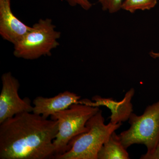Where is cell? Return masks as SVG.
Wrapping results in <instances>:
<instances>
[{"label":"cell","mask_w":159,"mask_h":159,"mask_svg":"<svg viewBox=\"0 0 159 159\" xmlns=\"http://www.w3.org/2000/svg\"><path fill=\"white\" fill-rule=\"evenodd\" d=\"M2 88L0 93V124L9 118L24 112H32L33 106L31 100L21 99L18 94L20 87L18 80L10 72L2 74Z\"/></svg>","instance_id":"obj_6"},{"label":"cell","mask_w":159,"mask_h":159,"mask_svg":"<svg viewBox=\"0 0 159 159\" xmlns=\"http://www.w3.org/2000/svg\"><path fill=\"white\" fill-rule=\"evenodd\" d=\"M80 98L77 94L68 91L53 97L39 96L33 100L32 112L48 118L55 113L68 108L72 104L80 103Z\"/></svg>","instance_id":"obj_9"},{"label":"cell","mask_w":159,"mask_h":159,"mask_svg":"<svg viewBox=\"0 0 159 159\" xmlns=\"http://www.w3.org/2000/svg\"><path fill=\"white\" fill-rule=\"evenodd\" d=\"M124 0H98L103 11L114 13L122 9Z\"/></svg>","instance_id":"obj_12"},{"label":"cell","mask_w":159,"mask_h":159,"mask_svg":"<svg viewBox=\"0 0 159 159\" xmlns=\"http://www.w3.org/2000/svg\"><path fill=\"white\" fill-rule=\"evenodd\" d=\"M126 149L122 145L119 135L112 133L100 148L97 159H129Z\"/></svg>","instance_id":"obj_10"},{"label":"cell","mask_w":159,"mask_h":159,"mask_svg":"<svg viewBox=\"0 0 159 159\" xmlns=\"http://www.w3.org/2000/svg\"><path fill=\"white\" fill-rule=\"evenodd\" d=\"M135 94V90L131 88L126 92L121 101H117L112 98H105L95 96L92 100L87 99H81V103L93 107L105 106L111 110V115L110 122L117 124L128 120L129 116L133 112L131 100Z\"/></svg>","instance_id":"obj_8"},{"label":"cell","mask_w":159,"mask_h":159,"mask_svg":"<svg viewBox=\"0 0 159 159\" xmlns=\"http://www.w3.org/2000/svg\"><path fill=\"white\" fill-rule=\"evenodd\" d=\"M140 158L141 159H159V140L156 147L152 153L147 156L142 155Z\"/></svg>","instance_id":"obj_14"},{"label":"cell","mask_w":159,"mask_h":159,"mask_svg":"<svg viewBox=\"0 0 159 159\" xmlns=\"http://www.w3.org/2000/svg\"><path fill=\"white\" fill-rule=\"evenodd\" d=\"M150 56L153 58H159V53H157V52H154L153 51H151L149 53Z\"/></svg>","instance_id":"obj_15"},{"label":"cell","mask_w":159,"mask_h":159,"mask_svg":"<svg viewBox=\"0 0 159 159\" xmlns=\"http://www.w3.org/2000/svg\"><path fill=\"white\" fill-rule=\"evenodd\" d=\"M61 33L50 18L40 19L20 41L14 45L13 54L17 58L34 60L50 56L59 45Z\"/></svg>","instance_id":"obj_4"},{"label":"cell","mask_w":159,"mask_h":159,"mask_svg":"<svg viewBox=\"0 0 159 159\" xmlns=\"http://www.w3.org/2000/svg\"><path fill=\"white\" fill-rule=\"evenodd\" d=\"M102 111L98 112L86 123L87 131L71 140L69 149L55 157L57 159H97L98 152L111 134L120 128L122 122L105 124Z\"/></svg>","instance_id":"obj_2"},{"label":"cell","mask_w":159,"mask_h":159,"mask_svg":"<svg viewBox=\"0 0 159 159\" xmlns=\"http://www.w3.org/2000/svg\"><path fill=\"white\" fill-rule=\"evenodd\" d=\"M99 110L97 107L75 103L51 116V119L57 120L58 126V132L53 141L54 158L69 150L72 139L87 131V122Z\"/></svg>","instance_id":"obj_3"},{"label":"cell","mask_w":159,"mask_h":159,"mask_svg":"<svg viewBox=\"0 0 159 159\" xmlns=\"http://www.w3.org/2000/svg\"><path fill=\"white\" fill-rule=\"evenodd\" d=\"M157 0H124L122 9L133 13L138 10H148L154 8Z\"/></svg>","instance_id":"obj_11"},{"label":"cell","mask_w":159,"mask_h":159,"mask_svg":"<svg viewBox=\"0 0 159 159\" xmlns=\"http://www.w3.org/2000/svg\"><path fill=\"white\" fill-rule=\"evenodd\" d=\"M130 126L119 134L126 149L134 144L145 145L147 156L152 153L159 140V100L148 106L141 116L132 113L128 119Z\"/></svg>","instance_id":"obj_5"},{"label":"cell","mask_w":159,"mask_h":159,"mask_svg":"<svg viewBox=\"0 0 159 159\" xmlns=\"http://www.w3.org/2000/svg\"><path fill=\"white\" fill-rule=\"evenodd\" d=\"M57 120L24 112L0 124V159H47L54 157L53 141Z\"/></svg>","instance_id":"obj_1"},{"label":"cell","mask_w":159,"mask_h":159,"mask_svg":"<svg viewBox=\"0 0 159 159\" xmlns=\"http://www.w3.org/2000/svg\"><path fill=\"white\" fill-rule=\"evenodd\" d=\"M70 6H79L86 11L89 10L93 6L90 0H65Z\"/></svg>","instance_id":"obj_13"},{"label":"cell","mask_w":159,"mask_h":159,"mask_svg":"<svg viewBox=\"0 0 159 159\" xmlns=\"http://www.w3.org/2000/svg\"><path fill=\"white\" fill-rule=\"evenodd\" d=\"M31 29L13 14L11 0H0V35L3 39L16 44Z\"/></svg>","instance_id":"obj_7"}]
</instances>
